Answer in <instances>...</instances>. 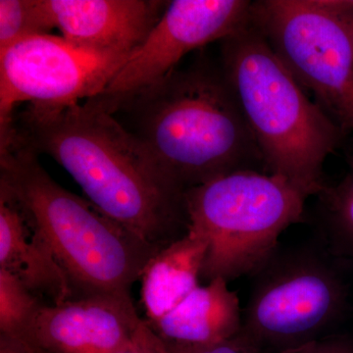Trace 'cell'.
Masks as SVG:
<instances>
[{
    "instance_id": "cell-1",
    "label": "cell",
    "mask_w": 353,
    "mask_h": 353,
    "mask_svg": "<svg viewBox=\"0 0 353 353\" xmlns=\"http://www.w3.org/2000/svg\"><path fill=\"white\" fill-rule=\"evenodd\" d=\"M10 139L52 157L95 208L148 245L162 250L187 234L185 192L95 99L83 105L30 104L14 116Z\"/></svg>"
},
{
    "instance_id": "cell-4",
    "label": "cell",
    "mask_w": 353,
    "mask_h": 353,
    "mask_svg": "<svg viewBox=\"0 0 353 353\" xmlns=\"http://www.w3.org/2000/svg\"><path fill=\"white\" fill-rule=\"evenodd\" d=\"M220 63L268 173L318 196L326 185L325 161L345 132L309 99L250 18L221 41Z\"/></svg>"
},
{
    "instance_id": "cell-15",
    "label": "cell",
    "mask_w": 353,
    "mask_h": 353,
    "mask_svg": "<svg viewBox=\"0 0 353 353\" xmlns=\"http://www.w3.org/2000/svg\"><path fill=\"white\" fill-rule=\"evenodd\" d=\"M319 196V232L330 254L353 259V152L348 170L336 185H325Z\"/></svg>"
},
{
    "instance_id": "cell-20",
    "label": "cell",
    "mask_w": 353,
    "mask_h": 353,
    "mask_svg": "<svg viewBox=\"0 0 353 353\" xmlns=\"http://www.w3.org/2000/svg\"><path fill=\"white\" fill-rule=\"evenodd\" d=\"M116 353H167L163 341L150 329L148 323L139 330L131 345Z\"/></svg>"
},
{
    "instance_id": "cell-19",
    "label": "cell",
    "mask_w": 353,
    "mask_h": 353,
    "mask_svg": "<svg viewBox=\"0 0 353 353\" xmlns=\"http://www.w3.org/2000/svg\"><path fill=\"white\" fill-rule=\"evenodd\" d=\"M274 353H353V343L341 336H325Z\"/></svg>"
},
{
    "instance_id": "cell-22",
    "label": "cell",
    "mask_w": 353,
    "mask_h": 353,
    "mask_svg": "<svg viewBox=\"0 0 353 353\" xmlns=\"http://www.w3.org/2000/svg\"><path fill=\"white\" fill-rule=\"evenodd\" d=\"M352 108H353V99H352Z\"/></svg>"
},
{
    "instance_id": "cell-12",
    "label": "cell",
    "mask_w": 353,
    "mask_h": 353,
    "mask_svg": "<svg viewBox=\"0 0 353 353\" xmlns=\"http://www.w3.org/2000/svg\"><path fill=\"white\" fill-rule=\"evenodd\" d=\"M0 269L50 304L75 297L68 277L48 245L28 226L15 201L0 190Z\"/></svg>"
},
{
    "instance_id": "cell-9",
    "label": "cell",
    "mask_w": 353,
    "mask_h": 353,
    "mask_svg": "<svg viewBox=\"0 0 353 353\" xmlns=\"http://www.w3.org/2000/svg\"><path fill=\"white\" fill-rule=\"evenodd\" d=\"M252 1L174 0L145 41L128 58L105 90L94 99L118 101L159 82L188 53L245 27Z\"/></svg>"
},
{
    "instance_id": "cell-7",
    "label": "cell",
    "mask_w": 353,
    "mask_h": 353,
    "mask_svg": "<svg viewBox=\"0 0 353 353\" xmlns=\"http://www.w3.org/2000/svg\"><path fill=\"white\" fill-rule=\"evenodd\" d=\"M321 248L276 250L253 274L241 333L275 352L323 338L347 303L345 285Z\"/></svg>"
},
{
    "instance_id": "cell-21",
    "label": "cell",
    "mask_w": 353,
    "mask_h": 353,
    "mask_svg": "<svg viewBox=\"0 0 353 353\" xmlns=\"http://www.w3.org/2000/svg\"><path fill=\"white\" fill-rule=\"evenodd\" d=\"M0 353H25L23 350L6 339L0 338Z\"/></svg>"
},
{
    "instance_id": "cell-5",
    "label": "cell",
    "mask_w": 353,
    "mask_h": 353,
    "mask_svg": "<svg viewBox=\"0 0 353 353\" xmlns=\"http://www.w3.org/2000/svg\"><path fill=\"white\" fill-rule=\"evenodd\" d=\"M188 230L208 243L201 280L253 275L279 248L281 234L304 221L307 196L285 179L246 169L185 192Z\"/></svg>"
},
{
    "instance_id": "cell-8",
    "label": "cell",
    "mask_w": 353,
    "mask_h": 353,
    "mask_svg": "<svg viewBox=\"0 0 353 353\" xmlns=\"http://www.w3.org/2000/svg\"><path fill=\"white\" fill-rule=\"evenodd\" d=\"M128 58L85 50L50 34L26 39L0 52V141L10 134L20 102L66 106L94 99Z\"/></svg>"
},
{
    "instance_id": "cell-13",
    "label": "cell",
    "mask_w": 353,
    "mask_h": 353,
    "mask_svg": "<svg viewBox=\"0 0 353 353\" xmlns=\"http://www.w3.org/2000/svg\"><path fill=\"white\" fill-rule=\"evenodd\" d=\"M228 284L217 278L199 285L171 312L148 326L161 340L182 345H212L238 336L243 310Z\"/></svg>"
},
{
    "instance_id": "cell-2",
    "label": "cell",
    "mask_w": 353,
    "mask_h": 353,
    "mask_svg": "<svg viewBox=\"0 0 353 353\" xmlns=\"http://www.w3.org/2000/svg\"><path fill=\"white\" fill-rule=\"evenodd\" d=\"M94 99L124 114L123 125L181 192L263 164L220 62L204 55L118 101Z\"/></svg>"
},
{
    "instance_id": "cell-6",
    "label": "cell",
    "mask_w": 353,
    "mask_h": 353,
    "mask_svg": "<svg viewBox=\"0 0 353 353\" xmlns=\"http://www.w3.org/2000/svg\"><path fill=\"white\" fill-rule=\"evenodd\" d=\"M250 23L316 103L353 132V0H259Z\"/></svg>"
},
{
    "instance_id": "cell-16",
    "label": "cell",
    "mask_w": 353,
    "mask_h": 353,
    "mask_svg": "<svg viewBox=\"0 0 353 353\" xmlns=\"http://www.w3.org/2000/svg\"><path fill=\"white\" fill-rule=\"evenodd\" d=\"M43 304L15 276L0 269V338L34 353L32 328Z\"/></svg>"
},
{
    "instance_id": "cell-18",
    "label": "cell",
    "mask_w": 353,
    "mask_h": 353,
    "mask_svg": "<svg viewBox=\"0 0 353 353\" xmlns=\"http://www.w3.org/2000/svg\"><path fill=\"white\" fill-rule=\"evenodd\" d=\"M167 353H260L261 350L243 333L212 345H182L162 340Z\"/></svg>"
},
{
    "instance_id": "cell-14",
    "label": "cell",
    "mask_w": 353,
    "mask_h": 353,
    "mask_svg": "<svg viewBox=\"0 0 353 353\" xmlns=\"http://www.w3.org/2000/svg\"><path fill=\"white\" fill-rule=\"evenodd\" d=\"M206 252V241L188 230L185 236L165 246L146 263L139 281L148 325L171 312L201 285Z\"/></svg>"
},
{
    "instance_id": "cell-17",
    "label": "cell",
    "mask_w": 353,
    "mask_h": 353,
    "mask_svg": "<svg viewBox=\"0 0 353 353\" xmlns=\"http://www.w3.org/2000/svg\"><path fill=\"white\" fill-rule=\"evenodd\" d=\"M53 28L43 0H0V52Z\"/></svg>"
},
{
    "instance_id": "cell-10",
    "label": "cell",
    "mask_w": 353,
    "mask_h": 353,
    "mask_svg": "<svg viewBox=\"0 0 353 353\" xmlns=\"http://www.w3.org/2000/svg\"><path fill=\"white\" fill-rule=\"evenodd\" d=\"M131 294H99L44 303L32 328L34 353H116L145 324Z\"/></svg>"
},
{
    "instance_id": "cell-11",
    "label": "cell",
    "mask_w": 353,
    "mask_h": 353,
    "mask_svg": "<svg viewBox=\"0 0 353 353\" xmlns=\"http://www.w3.org/2000/svg\"><path fill=\"white\" fill-rule=\"evenodd\" d=\"M169 1L43 0L54 28L69 43L108 54L130 55L145 41Z\"/></svg>"
},
{
    "instance_id": "cell-3",
    "label": "cell",
    "mask_w": 353,
    "mask_h": 353,
    "mask_svg": "<svg viewBox=\"0 0 353 353\" xmlns=\"http://www.w3.org/2000/svg\"><path fill=\"white\" fill-rule=\"evenodd\" d=\"M38 157L14 139L0 146V190L17 203L32 233L50 248L75 297L131 294L160 250L62 188Z\"/></svg>"
}]
</instances>
